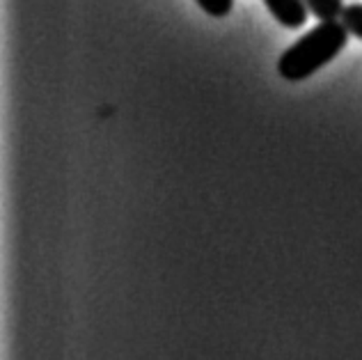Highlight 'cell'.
<instances>
[{
	"label": "cell",
	"instance_id": "3",
	"mask_svg": "<svg viewBox=\"0 0 362 360\" xmlns=\"http://www.w3.org/2000/svg\"><path fill=\"white\" fill-rule=\"evenodd\" d=\"M310 14L317 16L319 21H335L344 14V3L341 0H305Z\"/></svg>",
	"mask_w": 362,
	"mask_h": 360
},
{
	"label": "cell",
	"instance_id": "4",
	"mask_svg": "<svg viewBox=\"0 0 362 360\" xmlns=\"http://www.w3.org/2000/svg\"><path fill=\"white\" fill-rule=\"evenodd\" d=\"M341 23L349 28V33L362 40V3H354L344 7V14H341Z\"/></svg>",
	"mask_w": 362,
	"mask_h": 360
},
{
	"label": "cell",
	"instance_id": "5",
	"mask_svg": "<svg viewBox=\"0 0 362 360\" xmlns=\"http://www.w3.org/2000/svg\"><path fill=\"white\" fill-rule=\"evenodd\" d=\"M197 5L202 7L206 14H211L216 18H223L232 12L234 0H197Z\"/></svg>",
	"mask_w": 362,
	"mask_h": 360
},
{
	"label": "cell",
	"instance_id": "1",
	"mask_svg": "<svg viewBox=\"0 0 362 360\" xmlns=\"http://www.w3.org/2000/svg\"><path fill=\"white\" fill-rule=\"evenodd\" d=\"M349 35H351L349 28L341 23V18L321 21L280 55L278 60L280 76L291 83L305 81L308 76H312L314 71L326 67L330 60L337 58L349 42Z\"/></svg>",
	"mask_w": 362,
	"mask_h": 360
},
{
	"label": "cell",
	"instance_id": "2",
	"mask_svg": "<svg viewBox=\"0 0 362 360\" xmlns=\"http://www.w3.org/2000/svg\"><path fill=\"white\" fill-rule=\"evenodd\" d=\"M269 12L278 18V21L289 28V30H298L305 25L310 16V9L305 5V0H264Z\"/></svg>",
	"mask_w": 362,
	"mask_h": 360
}]
</instances>
